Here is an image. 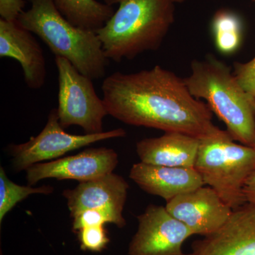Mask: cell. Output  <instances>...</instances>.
Masks as SVG:
<instances>
[{
	"mask_svg": "<svg viewBox=\"0 0 255 255\" xmlns=\"http://www.w3.org/2000/svg\"><path fill=\"white\" fill-rule=\"evenodd\" d=\"M199 140L178 132H166L162 136L140 140L136 152L140 162L167 167L194 168Z\"/></svg>",
	"mask_w": 255,
	"mask_h": 255,
	"instance_id": "9a60e30c",
	"label": "cell"
},
{
	"mask_svg": "<svg viewBox=\"0 0 255 255\" xmlns=\"http://www.w3.org/2000/svg\"><path fill=\"white\" fill-rule=\"evenodd\" d=\"M165 207L194 235L203 237L219 229L233 212V209L209 186L177 196L167 201Z\"/></svg>",
	"mask_w": 255,
	"mask_h": 255,
	"instance_id": "30bf717a",
	"label": "cell"
},
{
	"mask_svg": "<svg viewBox=\"0 0 255 255\" xmlns=\"http://www.w3.org/2000/svg\"><path fill=\"white\" fill-rule=\"evenodd\" d=\"M0 57L19 63L29 88L38 90L44 85L46 67L43 50L33 33L22 27L17 20L0 19Z\"/></svg>",
	"mask_w": 255,
	"mask_h": 255,
	"instance_id": "7c38bea8",
	"label": "cell"
},
{
	"mask_svg": "<svg viewBox=\"0 0 255 255\" xmlns=\"http://www.w3.org/2000/svg\"><path fill=\"white\" fill-rule=\"evenodd\" d=\"M233 74L242 87L255 99V57L247 63H235Z\"/></svg>",
	"mask_w": 255,
	"mask_h": 255,
	"instance_id": "44dd1931",
	"label": "cell"
},
{
	"mask_svg": "<svg viewBox=\"0 0 255 255\" xmlns=\"http://www.w3.org/2000/svg\"><path fill=\"white\" fill-rule=\"evenodd\" d=\"M58 72V119L64 129L78 126L85 134L100 133L109 115L103 99L95 91L92 80L82 75L68 60L55 57Z\"/></svg>",
	"mask_w": 255,
	"mask_h": 255,
	"instance_id": "8992f818",
	"label": "cell"
},
{
	"mask_svg": "<svg viewBox=\"0 0 255 255\" xmlns=\"http://www.w3.org/2000/svg\"><path fill=\"white\" fill-rule=\"evenodd\" d=\"M191 70L184 80L191 95L206 101L234 141L255 148V99L240 85L231 67L209 55L193 60Z\"/></svg>",
	"mask_w": 255,
	"mask_h": 255,
	"instance_id": "3957f363",
	"label": "cell"
},
{
	"mask_svg": "<svg viewBox=\"0 0 255 255\" xmlns=\"http://www.w3.org/2000/svg\"><path fill=\"white\" fill-rule=\"evenodd\" d=\"M253 1H254V2H255V0H253Z\"/></svg>",
	"mask_w": 255,
	"mask_h": 255,
	"instance_id": "d4e9b609",
	"label": "cell"
},
{
	"mask_svg": "<svg viewBox=\"0 0 255 255\" xmlns=\"http://www.w3.org/2000/svg\"><path fill=\"white\" fill-rule=\"evenodd\" d=\"M184 255H255V205L233 210L219 229L194 241Z\"/></svg>",
	"mask_w": 255,
	"mask_h": 255,
	"instance_id": "8fae6325",
	"label": "cell"
},
{
	"mask_svg": "<svg viewBox=\"0 0 255 255\" xmlns=\"http://www.w3.org/2000/svg\"><path fill=\"white\" fill-rule=\"evenodd\" d=\"M109 115L134 127L178 132L201 139L222 133L212 111L195 98L184 79L159 65L132 73L116 72L104 80Z\"/></svg>",
	"mask_w": 255,
	"mask_h": 255,
	"instance_id": "6da1fadb",
	"label": "cell"
},
{
	"mask_svg": "<svg viewBox=\"0 0 255 255\" xmlns=\"http://www.w3.org/2000/svg\"><path fill=\"white\" fill-rule=\"evenodd\" d=\"M118 4L108 22L96 31L106 57L119 63L146 51L157 50L174 21L170 0H105Z\"/></svg>",
	"mask_w": 255,
	"mask_h": 255,
	"instance_id": "7a4b0ae2",
	"label": "cell"
},
{
	"mask_svg": "<svg viewBox=\"0 0 255 255\" xmlns=\"http://www.w3.org/2000/svg\"><path fill=\"white\" fill-rule=\"evenodd\" d=\"M76 233L83 251L100 253L107 248L110 242L105 226L83 228Z\"/></svg>",
	"mask_w": 255,
	"mask_h": 255,
	"instance_id": "ffe728a7",
	"label": "cell"
},
{
	"mask_svg": "<svg viewBox=\"0 0 255 255\" xmlns=\"http://www.w3.org/2000/svg\"><path fill=\"white\" fill-rule=\"evenodd\" d=\"M129 177L142 190L167 201L205 185L195 168L167 167L140 162L134 164Z\"/></svg>",
	"mask_w": 255,
	"mask_h": 255,
	"instance_id": "4fadbf2b",
	"label": "cell"
},
{
	"mask_svg": "<svg viewBox=\"0 0 255 255\" xmlns=\"http://www.w3.org/2000/svg\"><path fill=\"white\" fill-rule=\"evenodd\" d=\"M194 168L233 210L247 204L244 188L255 171V149L238 144L226 130L199 139Z\"/></svg>",
	"mask_w": 255,
	"mask_h": 255,
	"instance_id": "5b68a950",
	"label": "cell"
},
{
	"mask_svg": "<svg viewBox=\"0 0 255 255\" xmlns=\"http://www.w3.org/2000/svg\"><path fill=\"white\" fill-rule=\"evenodd\" d=\"M216 48L225 55L237 51L243 40V23L236 13L227 9L216 11L212 20Z\"/></svg>",
	"mask_w": 255,
	"mask_h": 255,
	"instance_id": "e0dca14e",
	"label": "cell"
},
{
	"mask_svg": "<svg viewBox=\"0 0 255 255\" xmlns=\"http://www.w3.org/2000/svg\"><path fill=\"white\" fill-rule=\"evenodd\" d=\"M136 233L129 243V255H184V243L192 231L169 214L165 206L150 204L137 216Z\"/></svg>",
	"mask_w": 255,
	"mask_h": 255,
	"instance_id": "ba28073f",
	"label": "cell"
},
{
	"mask_svg": "<svg viewBox=\"0 0 255 255\" xmlns=\"http://www.w3.org/2000/svg\"><path fill=\"white\" fill-rule=\"evenodd\" d=\"M128 189V183L123 177L112 172L80 182L74 189L63 191V196L73 219L86 210L104 207L124 209Z\"/></svg>",
	"mask_w": 255,
	"mask_h": 255,
	"instance_id": "5bb4252c",
	"label": "cell"
},
{
	"mask_svg": "<svg viewBox=\"0 0 255 255\" xmlns=\"http://www.w3.org/2000/svg\"><path fill=\"white\" fill-rule=\"evenodd\" d=\"M31 6L17 18L22 27L44 42L55 57L68 60L92 80L105 77L108 58L96 31L74 26L58 11L53 0H28Z\"/></svg>",
	"mask_w": 255,
	"mask_h": 255,
	"instance_id": "277c9868",
	"label": "cell"
},
{
	"mask_svg": "<svg viewBox=\"0 0 255 255\" xmlns=\"http://www.w3.org/2000/svg\"><path fill=\"white\" fill-rule=\"evenodd\" d=\"M118 164V154L113 149L91 147L77 155L33 164L26 170V180L29 186L50 178L87 182L112 173Z\"/></svg>",
	"mask_w": 255,
	"mask_h": 255,
	"instance_id": "9c48e42d",
	"label": "cell"
},
{
	"mask_svg": "<svg viewBox=\"0 0 255 255\" xmlns=\"http://www.w3.org/2000/svg\"><path fill=\"white\" fill-rule=\"evenodd\" d=\"M54 188L44 185L39 187L18 185L6 176L4 167H0V223H2L6 215L12 210L18 203L33 194H52Z\"/></svg>",
	"mask_w": 255,
	"mask_h": 255,
	"instance_id": "ac0fdd59",
	"label": "cell"
},
{
	"mask_svg": "<svg viewBox=\"0 0 255 255\" xmlns=\"http://www.w3.org/2000/svg\"><path fill=\"white\" fill-rule=\"evenodd\" d=\"M170 1H172V2L174 3V4H176V3L184 2V1H186V0H170Z\"/></svg>",
	"mask_w": 255,
	"mask_h": 255,
	"instance_id": "cb8c5ba5",
	"label": "cell"
},
{
	"mask_svg": "<svg viewBox=\"0 0 255 255\" xmlns=\"http://www.w3.org/2000/svg\"><path fill=\"white\" fill-rule=\"evenodd\" d=\"M124 210L115 207L86 210L73 218V231L76 233L83 228L105 226L112 223L119 228L125 227Z\"/></svg>",
	"mask_w": 255,
	"mask_h": 255,
	"instance_id": "d6986e66",
	"label": "cell"
},
{
	"mask_svg": "<svg viewBox=\"0 0 255 255\" xmlns=\"http://www.w3.org/2000/svg\"><path fill=\"white\" fill-rule=\"evenodd\" d=\"M244 194L247 203L255 205V171L247 181Z\"/></svg>",
	"mask_w": 255,
	"mask_h": 255,
	"instance_id": "603a6c76",
	"label": "cell"
},
{
	"mask_svg": "<svg viewBox=\"0 0 255 255\" xmlns=\"http://www.w3.org/2000/svg\"><path fill=\"white\" fill-rule=\"evenodd\" d=\"M123 128L104 131L100 133L73 135L65 131L60 124L58 110L53 109L43 130L27 142L8 146L11 163L16 172L26 170L28 167L43 161L55 160L70 151L78 150L108 139L126 136Z\"/></svg>",
	"mask_w": 255,
	"mask_h": 255,
	"instance_id": "52a82bcc",
	"label": "cell"
},
{
	"mask_svg": "<svg viewBox=\"0 0 255 255\" xmlns=\"http://www.w3.org/2000/svg\"><path fill=\"white\" fill-rule=\"evenodd\" d=\"M24 0H0V16L7 21H15L23 11Z\"/></svg>",
	"mask_w": 255,
	"mask_h": 255,
	"instance_id": "7402d4cb",
	"label": "cell"
},
{
	"mask_svg": "<svg viewBox=\"0 0 255 255\" xmlns=\"http://www.w3.org/2000/svg\"><path fill=\"white\" fill-rule=\"evenodd\" d=\"M55 6L74 26L97 31L113 16V6L97 0H53Z\"/></svg>",
	"mask_w": 255,
	"mask_h": 255,
	"instance_id": "2e32d148",
	"label": "cell"
},
{
	"mask_svg": "<svg viewBox=\"0 0 255 255\" xmlns=\"http://www.w3.org/2000/svg\"></svg>",
	"mask_w": 255,
	"mask_h": 255,
	"instance_id": "484cf974",
	"label": "cell"
}]
</instances>
